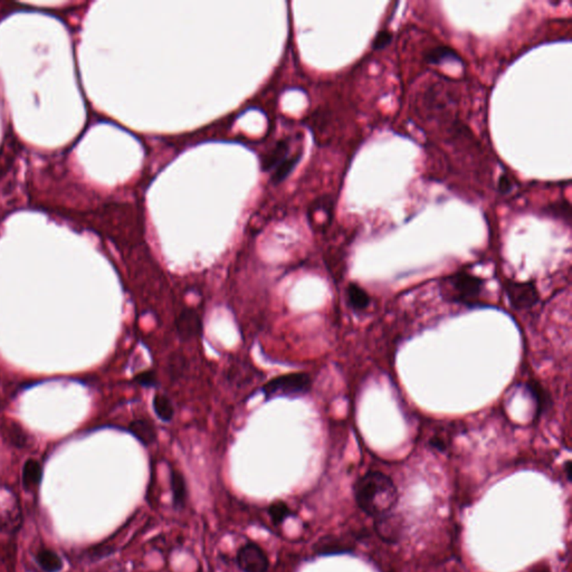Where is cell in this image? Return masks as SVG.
Here are the masks:
<instances>
[{"instance_id":"1","label":"cell","mask_w":572,"mask_h":572,"mask_svg":"<svg viewBox=\"0 0 572 572\" xmlns=\"http://www.w3.org/2000/svg\"><path fill=\"white\" fill-rule=\"evenodd\" d=\"M357 504L365 513L375 518L391 513L398 502V491L389 476L369 472L355 484Z\"/></svg>"},{"instance_id":"2","label":"cell","mask_w":572,"mask_h":572,"mask_svg":"<svg viewBox=\"0 0 572 572\" xmlns=\"http://www.w3.org/2000/svg\"><path fill=\"white\" fill-rule=\"evenodd\" d=\"M484 281L468 273H457L442 284V293L447 301L475 307L481 304Z\"/></svg>"},{"instance_id":"3","label":"cell","mask_w":572,"mask_h":572,"mask_svg":"<svg viewBox=\"0 0 572 572\" xmlns=\"http://www.w3.org/2000/svg\"><path fill=\"white\" fill-rule=\"evenodd\" d=\"M312 386V379L310 375L305 372H294V374L283 375L272 379L264 384L263 392L266 399L276 397V396L304 395L310 391Z\"/></svg>"},{"instance_id":"4","label":"cell","mask_w":572,"mask_h":572,"mask_svg":"<svg viewBox=\"0 0 572 572\" xmlns=\"http://www.w3.org/2000/svg\"><path fill=\"white\" fill-rule=\"evenodd\" d=\"M505 291L511 305L516 310L530 309L539 301V293L533 283L508 281Z\"/></svg>"},{"instance_id":"5","label":"cell","mask_w":572,"mask_h":572,"mask_svg":"<svg viewBox=\"0 0 572 572\" xmlns=\"http://www.w3.org/2000/svg\"><path fill=\"white\" fill-rule=\"evenodd\" d=\"M237 564L244 572H266L269 569V559L260 545L248 542L239 549Z\"/></svg>"},{"instance_id":"6","label":"cell","mask_w":572,"mask_h":572,"mask_svg":"<svg viewBox=\"0 0 572 572\" xmlns=\"http://www.w3.org/2000/svg\"><path fill=\"white\" fill-rule=\"evenodd\" d=\"M175 327L179 338L185 341H188L202 334V317L194 309H190V308L183 309L176 319Z\"/></svg>"},{"instance_id":"7","label":"cell","mask_w":572,"mask_h":572,"mask_svg":"<svg viewBox=\"0 0 572 572\" xmlns=\"http://www.w3.org/2000/svg\"><path fill=\"white\" fill-rule=\"evenodd\" d=\"M129 432L145 446L154 444L157 439V430L154 425L149 419H137L129 426Z\"/></svg>"},{"instance_id":"8","label":"cell","mask_w":572,"mask_h":572,"mask_svg":"<svg viewBox=\"0 0 572 572\" xmlns=\"http://www.w3.org/2000/svg\"><path fill=\"white\" fill-rule=\"evenodd\" d=\"M376 529L379 535L387 541H395L401 533V523L391 513L376 518Z\"/></svg>"},{"instance_id":"9","label":"cell","mask_w":572,"mask_h":572,"mask_svg":"<svg viewBox=\"0 0 572 572\" xmlns=\"http://www.w3.org/2000/svg\"><path fill=\"white\" fill-rule=\"evenodd\" d=\"M43 470L42 466L37 461L28 460L25 462L23 468V485L25 489L32 491L39 485L42 481Z\"/></svg>"},{"instance_id":"10","label":"cell","mask_w":572,"mask_h":572,"mask_svg":"<svg viewBox=\"0 0 572 572\" xmlns=\"http://www.w3.org/2000/svg\"><path fill=\"white\" fill-rule=\"evenodd\" d=\"M36 560L45 572H59L62 570V559L51 549L43 548L38 551Z\"/></svg>"},{"instance_id":"11","label":"cell","mask_w":572,"mask_h":572,"mask_svg":"<svg viewBox=\"0 0 572 572\" xmlns=\"http://www.w3.org/2000/svg\"><path fill=\"white\" fill-rule=\"evenodd\" d=\"M171 489L174 495V504L176 508L181 509L185 505L187 499V487H185V478L181 472L177 470H171Z\"/></svg>"},{"instance_id":"12","label":"cell","mask_w":572,"mask_h":572,"mask_svg":"<svg viewBox=\"0 0 572 572\" xmlns=\"http://www.w3.org/2000/svg\"><path fill=\"white\" fill-rule=\"evenodd\" d=\"M347 296L350 307L355 309V311H363V310H365L369 307L370 298H369L368 293L363 288H361L359 285L350 284L348 286Z\"/></svg>"},{"instance_id":"13","label":"cell","mask_w":572,"mask_h":572,"mask_svg":"<svg viewBox=\"0 0 572 572\" xmlns=\"http://www.w3.org/2000/svg\"><path fill=\"white\" fill-rule=\"evenodd\" d=\"M152 406H154V410L157 416L162 419V422H169L174 419L175 408L167 396L157 394L152 401Z\"/></svg>"},{"instance_id":"14","label":"cell","mask_w":572,"mask_h":572,"mask_svg":"<svg viewBox=\"0 0 572 572\" xmlns=\"http://www.w3.org/2000/svg\"><path fill=\"white\" fill-rule=\"evenodd\" d=\"M315 550L317 554L320 556H327V554H341V552H347L348 549H346V545L340 541L334 539V537H325L320 542L315 545Z\"/></svg>"},{"instance_id":"15","label":"cell","mask_w":572,"mask_h":572,"mask_svg":"<svg viewBox=\"0 0 572 572\" xmlns=\"http://www.w3.org/2000/svg\"><path fill=\"white\" fill-rule=\"evenodd\" d=\"M187 367L185 355L181 352H174L168 359V371L172 380L181 378Z\"/></svg>"},{"instance_id":"16","label":"cell","mask_w":572,"mask_h":572,"mask_svg":"<svg viewBox=\"0 0 572 572\" xmlns=\"http://www.w3.org/2000/svg\"><path fill=\"white\" fill-rule=\"evenodd\" d=\"M458 59V55L453 49L446 46H438L433 51H430L427 54V61L432 64H438L444 59Z\"/></svg>"},{"instance_id":"17","label":"cell","mask_w":572,"mask_h":572,"mask_svg":"<svg viewBox=\"0 0 572 572\" xmlns=\"http://www.w3.org/2000/svg\"><path fill=\"white\" fill-rule=\"evenodd\" d=\"M290 509L282 501L273 503L269 508V514L274 524H281L285 518L290 516Z\"/></svg>"},{"instance_id":"18","label":"cell","mask_w":572,"mask_h":572,"mask_svg":"<svg viewBox=\"0 0 572 572\" xmlns=\"http://www.w3.org/2000/svg\"><path fill=\"white\" fill-rule=\"evenodd\" d=\"M135 382L143 387H154L157 384V375L154 370L143 371L135 378Z\"/></svg>"},{"instance_id":"19","label":"cell","mask_w":572,"mask_h":572,"mask_svg":"<svg viewBox=\"0 0 572 572\" xmlns=\"http://www.w3.org/2000/svg\"><path fill=\"white\" fill-rule=\"evenodd\" d=\"M392 41V35L391 32H388V30H382V32H379L377 34L376 37H375L374 42H372V47L375 49H382L384 47H387Z\"/></svg>"},{"instance_id":"20","label":"cell","mask_w":572,"mask_h":572,"mask_svg":"<svg viewBox=\"0 0 572 572\" xmlns=\"http://www.w3.org/2000/svg\"><path fill=\"white\" fill-rule=\"evenodd\" d=\"M9 441L11 444H14L15 446L22 447L25 445V435L22 430H19L17 426H9L8 434Z\"/></svg>"},{"instance_id":"21","label":"cell","mask_w":572,"mask_h":572,"mask_svg":"<svg viewBox=\"0 0 572 572\" xmlns=\"http://www.w3.org/2000/svg\"><path fill=\"white\" fill-rule=\"evenodd\" d=\"M499 190H500L502 194H506V193L511 190V181L506 176H503V177L501 178L500 183H499Z\"/></svg>"}]
</instances>
